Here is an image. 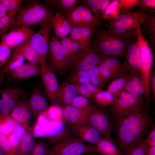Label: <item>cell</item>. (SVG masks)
Segmentation results:
<instances>
[{
  "instance_id": "f907efd6",
  "label": "cell",
  "mask_w": 155,
  "mask_h": 155,
  "mask_svg": "<svg viewBox=\"0 0 155 155\" xmlns=\"http://www.w3.org/2000/svg\"><path fill=\"white\" fill-rule=\"evenodd\" d=\"M0 149L5 155H14L11 146L6 137L0 135Z\"/></svg>"
},
{
  "instance_id": "f546056e",
  "label": "cell",
  "mask_w": 155,
  "mask_h": 155,
  "mask_svg": "<svg viewBox=\"0 0 155 155\" xmlns=\"http://www.w3.org/2000/svg\"><path fill=\"white\" fill-rule=\"evenodd\" d=\"M61 50L68 65L73 56L82 49L79 44L68 37L66 36L60 39Z\"/></svg>"
},
{
  "instance_id": "60d3db41",
  "label": "cell",
  "mask_w": 155,
  "mask_h": 155,
  "mask_svg": "<svg viewBox=\"0 0 155 155\" xmlns=\"http://www.w3.org/2000/svg\"><path fill=\"white\" fill-rule=\"evenodd\" d=\"M70 105L88 113L95 106L89 99L82 96L78 95L73 98Z\"/></svg>"
},
{
  "instance_id": "c3c4849f",
  "label": "cell",
  "mask_w": 155,
  "mask_h": 155,
  "mask_svg": "<svg viewBox=\"0 0 155 155\" xmlns=\"http://www.w3.org/2000/svg\"><path fill=\"white\" fill-rule=\"evenodd\" d=\"M13 49L0 43V67L5 64L9 61Z\"/></svg>"
},
{
  "instance_id": "484cf974",
  "label": "cell",
  "mask_w": 155,
  "mask_h": 155,
  "mask_svg": "<svg viewBox=\"0 0 155 155\" xmlns=\"http://www.w3.org/2000/svg\"><path fill=\"white\" fill-rule=\"evenodd\" d=\"M28 103L32 116L38 117L40 113L46 110L49 107L48 101L38 88L32 91Z\"/></svg>"
},
{
  "instance_id": "836d02e7",
  "label": "cell",
  "mask_w": 155,
  "mask_h": 155,
  "mask_svg": "<svg viewBox=\"0 0 155 155\" xmlns=\"http://www.w3.org/2000/svg\"><path fill=\"white\" fill-rule=\"evenodd\" d=\"M93 103L98 107L110 106L113 103L115 97L107 90H102L95 94L92 98Z\"/></svg>"
},
{
  "instance_id": "4dcf8cb0",
  "label": "cell",
  "mask_w": 155,
  "mask_h": 155,
  "mask_svg": "<svg viewBox=\"0 0 155 155\" xmlns=\"http://www.w3.org/2000/svg\"><path fill=\"white\" fill-rule=\"evenodd\" d=\"M29 39L15 48L21 53L25 59L27 60L28 62L41 65L39 56L30 43Z\"/></svg>"
},
{
  "instance_id": "5bb4252c",
  "label": "cell",
  "mask_w": 155,
  "mask_h": 155,
  "mask_svg": "<svg viewBox=\"0 0 155 155\" xmlns=\"http://www.w3.org/2000/svg\"><path fill=\"white\" fill-rule=\"evenodd\" d=\"M136 96H144L146 106L150 101V95L140 70H131L124 90Z\"/></svg>"
},
{
  "instance_id": "ac0fdd59",
  "label": "cell",
  "mask_w": 155,
  "mask_h": 155,
  "mask_svg": "<svg viewBox=\"0 0 155 155\" xmlns=\"http://www.w3.org/2000/svg\"><path fill=\"white\" fill-rule=\"evenodd\" d=\"M23 96L22 90L18 88H8L0 91V113L9 115Z\"/></svg>"
},
{
  "instance_id": "9c48e42d",
  "label": "cell",
  "mask_w": 155,
  "mask_h": 155,
  "mask_svg": "<svg viewBox=\"0 0 155 155\" xmlns=\"http://www.w3.org/2000/svg\"><path fill=\"white\" fill-rule=\"evenodd\" d=\"M61 13L71 27L97 26L103 24L101 17L93 15V12L81 4L69 11Z\"/></svg>"
},
{
  "instance_id": "1f68e13d",
  "label": "cell",
  "mask_w": 155,
  "mask_h": 155,
  "mask_svg": "<svg viewBox=\"0 0 155 155\" xmlns=\"http://www.w3.org/2000/svg\"><path fill=\"white\" fill-rule=\"evenodd\" d=\"M30 127L27 130L17 149L16 155H29L36 142L34 140Z\"/></svg>"
},
{
  "instance_id": "6da1fadb",
  "label": "cell",
  "mask_w": 155,
  "mask_h": 155,
  "mask_svg": "<svg viewBox=\"0 0 155 155\" xmlns=\"http://www.w3.org/2000/svg\"><path fill=\"white\" fill-rule=\"evenodd\" d=\"M113 119L118 148L125 154L143 138L152 126V119L146 106L127 115H113Z\"/></svg>"
},
{
  "instance_id": "7402d4cb",
  "label": "cell",
  "mask_w": 155,
  "mask_h": 155,
  "mask_svg": "<svg viewBox=\"0 0 155 155\" xmlns=\"http://www.w3.org/2000/svg\"><path fill=\"white\" fill-rule=\"evenodd\" d=\"M140 24H142L144 32L148 36V44L153 50L155 48V15L146 11H135Z\"/></svg>"
},
{
  "instance_id": "277c9868",
  "label": "cell",
  "mask_w": 155,
  "mask_h": 155,
  "mask_svg": "<svg viewBox=\"0 0 155 155\" xmlns=\"http://www.w3.org/2000/svg\"><path fill=\"white\" fill-rule=\"evenodd\" d=\"M34 137L46 139L53 146L73 134L63 120L59 119L49 121L43 116L38 117L32 129Z\"/></svg>"
},
{
  "instance_id": "44dd1931",
  "label": "cell",
  "mask_w": 155,
  "mask_h": 155,
  "mask_svg": "<svg viewBox=\"0 0 155 155\" xmlns=\"http://www.w3.org/2000/svg\"><path fill=\"white\" fill-rule=\"evenodd\" d=\"M63 120L71 129L81 124L88 123V113L71 105L61 109Z\"/></svg>"
},
{
  "instance_id": "e0dca14e",
  "label": "cell",
  "mask_w": 155,
  "mask_h": 155,
  "mask_svg": "<svg viewBox=\"0 0 155 155\" xmlns=\"http://www.w3.org/2000/svg\"><path fill=\"white\" fill-rule=\"evenodd\" d=\"M34 32L30 27L13 28L3 36L0 43L13 49L29 39Z\"/></svg>"
},
{
  "instance_id": "cb8c5ba5",
  "label": "cell",
  "mask_w": 155,
  "mask_h": 155,
  "mask_svg": "<svg viewBox=\"0 0 155 155\" xmlns=\"http://www.w3.org/2000/svg\"><path fill=\"white\" fill-rule=\"evenodd\" d=\"M41 65L28 61L7 73L9 77L12 79H26L41 74V67H40Z\"/></svg>"
},
{
  "instance_id": "f1b7e54d",
  "label": "cell",
  "mask_w": 155,
  "mask_h": 155,
  "mask_svg": "<svg viewBox=\"0 0 155 155\" xmlns=\"http://www.w3.org/2000/svg\"><path fill=\"white\" fill-rule=\"evenodd\" d=\"M51 21L54 34L59 39L69 34L71 27L59 11L57 10Z\"/></svg>"
},
{
  "instance_id": "94428289",
  "label": "cell",
  "mask_w": 155,
  "mask_h": 155,
  "mask_svg": "<svg viewBox=\"0 0 155 155\" xmlns=\"http://www.w3.org/2000/svg\"><path fill=\"white\" fill-rule=\"evenodd\" d=\"M0 155H5L0 149Z\"/></svg>"
},
{
  "instance_id": "d6986e66",
  "label": "cell",
  "mask_w": 155,
  "mask_h": 155,
  "mask_svg": "<svg viewBox=\"0 0 155 155\" xmlns=\"http://www.w3.org/2000/svg\"><path fill=\"white\" fill-rule=\"evenodd\" d=\"M10 117L27 130L29 127L30 120L32 116L28 100L24 96L14 106L9 114Z\"/></svg>"
},
{
  "instance_id": "db71d44e",
  "label": "cell",
  "mask_w": 155,
  "mask_h": 155,
  "mask_svg": "<svg viewBox=\"0 0 155 155\" xmlns=\"http://www.w3.org/2000/svg\"><path fill=\"white\" fill-rule=\"evenodd\" d=\"M150 80L151 82V87L153 93L154 100L155 99V74L154 71L151 72L150 75Z\"/></svg>"
},
{
  "instance_id": "74e56055",
  "label": "cell",
  "mask_w": 155,
  "mask_h": 155,
  "mask_svg": "<svg viewBox=\"0 0 155 155\" xmlns=\"http://www.w3.org/2000/svg\"><path fill=\"white\" fill-rule=\"evenodd\" d=\"M25 60L21 53L15 48L9 61L3 68L5 73L15 69L24 63Z\"/></svg>"
},
{
  "instance_id": "681fc988",
  "label": "cell",
  "mask_w": 155,
  "mask_h": 155,
  "mask_svg": "<svg viewBox=\"0 0 155 155\" xmlns=\"http://www.w3.org/2000/svg\"><path fill=\"white\" fill-rule=\"evenodd\" d=\"M137 6L139 9L138 11L154 13L155 11V0H140Z\"/></svg>"
},
{
  "instance_id": "6f0895ef",
  "label": "cell",
  "mask_w": 155,
  "mask_h": 155,
  "mask_svg": "<svg viewBox=\"0 0 155 155\" xmlns=\"http://www.w3.org/2000/svg\"><path fill=\"white\" fill-rule=\"evenodd\" d=\"M146 152L147 155H155V146L148 147Z\"/></svg>"
},
{
  "instance_id": "b9f144b4",
  "label": "cell",
  "mask_w": 155,
  "mask_h": 155,
  "mask_svg": "<svg viewBox=\"0 0 155 155\" xmlns=\"http://www.w3.org/2000/svg\"><path fill=\"white\" fill-rule=\"evenodd\" d=\"M88 73L90 82L92 84L102 88L107 83L101 74L98 65L88 71Z\"/></svg>"
},
{
  "instance_id": "9a60e30c",
  "label": "cell",
  "mask_w": 155,
  "mask_h": 155,
  "mask_svg": "<svg viewBox=\"0 0 155 155\" xmlns=\"http://www.w3.org/2000/svg\"><path fill=\"white\" fill-rule=\"evenodd\" d=\"M88 123L100 134L102 137L111 139L112 125L109 118L102 110L95 105L88 113Z\"/></svg>"
},
{
  "instance_id": "7dc6e473",
  "label": "cell",
  "mask_w": 155,
  "mask_h": 155,
  "mask_svg": "<svg viewBox=\"0 0 155 155\" xmlns=\"http://www.w3.org/2000/svg\"><path fill=\"white\" fill-rule=\"evenodd\" d=\"M79 0H57V10L61 13L69 11L75 6L78 3H79Z\"/></svg>"
},
{
  "instance_id": "d590c367",
  "label": "cell",
  "mask_w": 155,
  "mask_h": 155,
  "mask_svg": "<svg viewBox=\"0 0 155 155\" xmlns=\"http://www.w3.org/2000/svg\"><path fill=\"white\" fill-rule=\"evenodd\" d=\"M19 125L9 115L0 113V135L7 136Z\"/></svg>"
},
{
  "instance_id": "ba28073f",
  "label": "cell",
  "mask_w": 155,
  "mask_h": 155,
  "mask_svg": "<svg viewBox=\"0 0 155 155\" xmlns=\"http://www.w3.org/2000/svg\"><path fill=\"white\" fill-rule=\"evenodd\" d=\"M101 53L95 49L92 40L72 57L68 65V70L88 71L98 65Z\"/></svg>"
},
{
  "instance_id": "3957f363",
  "label": "cell",
  "mask_w": 155,
  "mask_h": 155,
  "mask_svg": "<svg viewBox=\"0 0 155 155\" xmlns=\"http://www.w3.org/2000/svg\"><path fill=\"white\" fill-rule=\"evenodd\" d=\"M94 34L95 41L92 42L95 50L116 59L124 56L128 46L137 38V33L134 35L116 37L100 28H96Z\"/></svg>"
},
{
  "instance_id": "ffe728a7",
  "label": "cell",
  "mask_w": 155,
  "mask_h": 155,
  "mask_svg": "<svg viewBox=\"0 0 155 155\" xmlns=\"http://www.w3.org/2000/svg\"><path fill=\"white\" fill-rule=\"evenodd\" d=\"M71 129L79 139L91 145L97 143L102 138L100 133L89 123L73 127Z\"/></svg>"
},
{
  "instance_id": "816d5d0a",
  "label": "cell",
  "mask_w": 155,
  "mask_h": 155,
  "mask_svg": "<svg viewBox=\"0 0 155 155\" xmlns=\"http://www.w3.org/2000/svg\"><path fill=\"white\" fill-rule=\"evenodd\" d=\"M140 0H118L119 6L122 9L121 13L129 11V10L137 6Z\"/></svg>"
},
{
  "instance_id": "30bf717a",
  "label": "cell",
  "mask_w": 155,
  "mask_h": 155,
  "mask_svg": "<svg viewBox=\"0 0 155 155\" xmlns=\"http://www.w3.org/2000/svg\"><path fill=\"white\" fill-rule=\"evenodd\" d=\"M100 73L107 83L123 75L131 69L126 62L107 56L101 55L98 65Z\"/></svg>"
},
{
  "instance_id": "52a82bcc",
  "label": "cell",
  "mask_w": 155,
  "mask_h": 155,
  "mask_svg": "<svg viewBox=\"0 0 155 155\" xmlns=\"http://www.w3.org/2000/svg\"><path fill=\"white\" fill-rule=\"evenodd\" d=\"M92 153V145L83 142L73 133L53 145L46 155H81Z\"/></svg>"
},
{
  "instance_id": "4fadbf2b",
  "label": "cell",
  "mask_w": 155,
  "mask_h": 155,
  "mask_svg": "<svg viewBox=\"0 0 155 155\" xmlns=\"http://www.w3.org/2000/svg\"><path fill=\"white\" fill-rule=\"evenodd\" d=\"M137 42L138 46L142 63L141 71L147 85L149 84L150 76L153 62V56L147 40L141 32L140 24L137 31Z\"/></svg>"
},
{
  "instance_id": "f5cc1de1",
  "label": "cell",
  "mask_w": 155,
  "mask_h": 155,
  "mask_svg": "<svg viewBox=\"0 0 155 155\" xmlns=\"http://www.w3.org/2000/svg\"><path fill=\"white\" fill-rule=\"evenodd\" d=\"M148 147L155 146V126L154 125L150 129L144 139Z\"/></svg>"
},
{
  "instance_id": "9f6ffc18",
  "label": "cell",
  "mask_w": 155,
  "mask_h": 155,
  "mask_svg": "<svg viewBox=\"0 0 155 155\" xmlns=\"http://www.w3.org/2000/svg\"><path fill=\"white\" fill-rule=\"evenodd\" d=\"M43 1L48 5H52L55 8H57V0H43Z\"/></svg>"
},
{
  "instance_id": "f35d334b",
  "label": "cell",
  "mask_w": 155,
  "mask_h": 155,
  "mask_svg": "<svg viewBox=\"0 0 155 155\" xmlns=\"http://www.w3.org/2000/svg\"><path fill=\"white\" fill-rule=\"evenodd\" d=\"M67 82L73 85H83L91 83L88 71L75 70L70 71Z\"/></svg>"
},
{
  "instance_id": "8fae6325",
  "label": "cell",
  "mask_w": 155,
  "mask_h": 155,
  "mask_svg": "<svg viewBox=\"0 0 155 155\" xmlns=\"http://www.w3.org/2000/svg\"><path fill=\"white\" fill-rule=\"evenodd\" d=\"M52 30L51 21L47 22L42 24L40 29L34 32L29 39L39 56L41 64L46 61Z\"/></svg>"
},
{
  "instance_id": "bcb514c9",
  "label": "cell",
  "mask_w": 155,
  "mask_h": 155,
  "mask_svg": "<svg viewBox=\"0 0 155 155\" xmlns=\"http://www.w3.org/2000/svg\"><path fill=\"white\" fill-rule=\"evenodd\" d=\"M148 147L143 138L131 148L125 155H147V150Z\"/></svg>"
},
{
  "instance_id": "7c38bea8",
  "label": "cell",
  "mask_w": 155,
  "mask_h": 155,
  "mask_svg": "<svg viewBox=\"0 0 155 155\" xmlns=\"http://www.w3.org/2000/svg\"><path fill=\"white\" fill-rule=\"evenodd\" d=\"M47 57L49 63H46L53 72L62 74L68 70V64L61 51L60 40L54 33L51 36Z\"/></svg>"
},
{
  "instance_id": "ee69618b",
  "label": "cell",
  "mask_w": 155,
  "mask_h": 155,
  "mask_svg": "<svg viewBox=\"0 0 155 155\" xmlns=\"http://www.w3.org/2000/svg\"><path fill=\"white\" fill-rule=\"evenodd\" d=\"M15 16L7 13L4 16L0 18V37L2 38L10 29L14 21Z\"/></svg>"
},
{
  "instance_id": "ab89813d",
  "label": "cell",
  "mask_w": 155,
  "mask_h": 155,
  "mask_svg": "<svg viewBox=\"0 0 155 155\" xmlns=\"http://www.w3.org/2000/svg\"><path fill=\"white\" fill-rule=\"evenodd\" d=\"M76 87L78 92L82 96L89 99L102 88L94 85L91 83L83 85H74Z\"/></svg>"
},
{
  "instance_id": "d4e9b609",
  "label": "cell",
  "mask_w": 155,
  "mask_h": 155,
  "mask_svg": "<svg viewBox=\"0 0 155 155\" xmlns=\"http://www.w3.org/2000/svg\"><path fill=\"white\" fill-rule=\"evenodd\" d=\"M96 26L71 27L68 37L78 43L82 49L89 44Z\"/></svg>"
},
{
  "instance_id": "4316f807",
  "label": "cell",
  "mask_w": 155,
  "mask_h": 155,
  "mask_svg": "<svg viewBox=\"0 0 155 155\" xmlns=\"http://www.w3.org/2000/svg\"><path fill=\"white\" fill-rule=\"evenodd\" d=\"M92 145V153L96 155H125L112 138L102 137L98 142Z\"/></svg>"
},
{
  "instance_id": "11a10c76",
  "label": "cell",
  "mask_w": 155,
  "mask_h": 155,
  "mask_svg": "<svg viewBox=\"0 0 155 155\" xmlns=\"http://www.w3.org/2000/svg\"><path fill=\"white\" fill-rule=\"evenodd\" d=\"M7 13V11L5 7L0 1V18L4 16Z\"/></svg>"
},
{
  "instance_id": "83f0119b",
  "label": "cell",
  "mask_w": 155,
  "mask_h": 155,
  "mask_svg": "<svg viewBox=\"0 0 155 155\" xmlns=\"http://www.w3.org/2000/svg\"><path fill=\"white\" fill-rule=\"evenodd\" d=\"M137 38L128 46L124 56L125 61L131 70H140L142 63Z\"/></svg>"
},
{
  "instance_id": "d6a6232c",
  "label": "cell",
  "mask_w": 155,
  "mask_h": 155,
  "mask_svg": "<svg viewBox=\"0 0 155 155\" xmlns=\"http://www.w3.org/2000/svg\"><path fill=\"white\" fill-rule=\"evenodd\" d=\"M26 131L25 128L19 125L6 136L10 144L14 155H16L19 145Z\"/></svg>"
},
{
  "instance_id": "603a6c76",
  "label": "cell",
  "mask_w": 155,
  "mask_h": 155,
  "mask_svg": "<svg viewBox=\"0 0 155 155\" xmlns=\"http://www.w3.org/2000/svg\"><path fill=\"white\" fill-rule=\"evenodd\" d=\"M78 92L75 86L67 81L59 85L56 95V106L61 109L70 105Z\"/></svg>"
},
{
  "instance_id": "91938a15",
  "label": "cell",
  "mask_w": 155,
  "mask_h": 155,
  "mask_svg": "<svg viewBox=\"0 0 155 155\" xmlns=\"http://www.w3.org/2000/svg\"><path fill=\"white\" fill-rule=\"evenodd\" d=\"M81 155H96L93 153H87L86 154H83Z\"/></svg>"
},
{
  "instance_id": "e575fe53",
  "label": "cell",
  "mask_w": 155,
  "mask_h": 155,
  "mask_svg": "<svg viewBox=\"0 0 155 155\" xmlns=\"http://www.w3.org/2000/svg\"><path fill=\"white\" fill-rule=\"evenodd\" d=\"M111 1L109 0H80V4L85 6L95 14L101 17V13L105 9Z\"/></svg>"
},
{
  "instance_id": "7a4b0ae2",
  "label": "cell",
  "mask_w": 155,
  "mask_h": 155,
  "mask_svg": "<svg viewBox=\"0 0 155 155\" xmlns=\"http://www.w3.org/2000/svg\"><path fill=\"white\" fill-rule=\"evenodd\" d=\"M55 14L52 9L40 1L28 0L20 8L10 29L42 25L51 21Z\"/></svg>"
},
{
  "instance_id": "2e32d148",
  "label": "cell",
  "mask_w": 155,
  "mask_h": 155,
  "mask_svg": "<svg viewBox=\"0 0 155 155\" xmlns=\"http://www.w3.org/2000/svg\"><path fill=\"white\" fill-rule=\"evenodd\" d=\"M40 75L50 104L51 106L56 105V95L59 85L55 75L46 62L41 64Z\"/></svg>"
},
{
  "instance_id": "8d00e7d4",
  "label": "cell",
  "mask_w": 155,
  "mask_h": 155,
  "mask_svg": "<svg viewBox=\"0 0 155 155\" xmlns=\"http://www.w3.org/2000/svg\"><path fill=\"white\" fill-rule=\"evenodd\" d=\"M131 70L121 77L111 82L107 90L111 92L115 97L118 96L123 90L130 73Z\"/></svg>"
},
{
  "instance_id": "7bdbcfd3",
  "label": "cell",
  "mask_w": 155,
  "mask_h": 155,
  "mask_svg": "<svg viewBox=\"0 0 155 155\" xmlns=\"http://www.w3.org/2000/svg\"><path fill=\"white\" fill-rule=\"evenodd\" d=\"M5 7L7 13L16 16L24 1L23 0H0Z\"/></svg>"
},
{
  "instance_id": "5b68a950",
  "label": "cell",
  "mask_w": 155,
  "mask_h": 155,
  "mask_svg": "<svg viewBox=\"0 0 155 155\" xmlns=\"http://www.w3.org/2000/svg\"><path fill=\"white\" fill-rule=\"evenodd\" d=\"M109 34L116 37L134 35L140 25L135 11L121 13L103 24Z\"/></svg>"
},
{
  "instance_id": "680465c9",
  "label": "cell",
  "mask_w": 155,
  "mask_h": 155,
  "mask_svg": "<svg viewBox=\"0 0 155 155\" xmlns=\"http://www.w3.org/2000/svg\"><path fill=\"white\" fill-rule=\"evenodd\" d=\"M5 73L3 68L0 70V85L3 81Z\"/></svg>"
},
{
  "instance_id": "f6af8a7d",
  "label": "cell",
  "mask_w": 155,
  "mask_h": 155,
  "mask_svg": "<svg viewBox=\"0 0 155 155\" xmlns=\"http://www.w3.org/2000/svg\"><path fill=\"white\" fill-rule=\"evenodd\" d=\"M50 148L48 143L43 140L35 142L34 146L29 155H46Z\"/></svg>"
},
{
  "instance_id": "8992f818",
  "label": "cell",
  "mask_w": 155,
  "mask_h": 155,
  "mask_svg": "<svg viewBox=\"0 0 155 155\" xmlns=\"http://www.w3.org/2000/svg\"><path fill=\"white\" fill-rule=\"evenodd\" d=\"M146 106L144 96H135L124 90L115 97L110 110L113 115L122 116L137 112Z\"/></svg>"
}]
</instances>
